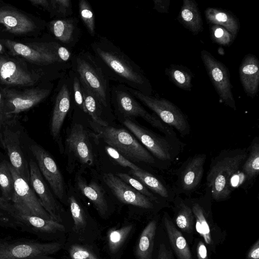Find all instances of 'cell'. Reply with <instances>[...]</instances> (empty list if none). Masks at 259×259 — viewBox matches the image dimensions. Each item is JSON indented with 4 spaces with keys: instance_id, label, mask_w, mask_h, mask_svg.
Segmentation results:
<instances>
[{
    "instance_id": "obj_45",
    "label": "cell",
    "mask_w": 259,
    "mask_h": 259,
    "mask_svg": "<svg viewBox=\"0 0 259 259\" xmlns=\"http://www.w3.org/2000/svg\"><path fill=\"white\" fill-rule=\"evenodd\" d=\"M105 149L108 155L122 166L128 167L133 170H137L140 168L122 156L113 148L107 145L105 147Z\"/></svg>"
},
{
    "instance_id": "obj_4",
    "label": "cell",
    "mask_w": 259,
    "mask_h": 259,
    "mask_svg": "<svg viewBox=\"0 0 259 259\" xmlns=\"http://www.w3.org/2000/svg\"><path fill=\"white\" fill-rule=\"evenodd\" d=\"M63 246L60 241L41 242L27 238L0 236V259H56L52 255Z\"/></svg>"
},
{
    "instance_id": "obj_30",
    "label": "cell",
    "mask_w": 259,
    "mask_h": 259,
    "mask_svg": "<svg viewBox=\"0 0 259 259\" xmlns=\"http://www.w3.org/2000/svg\"><path fill=\"white\" fill-rule=\"evenodd\" d=\"M157 223V218L151 220L141 232L136 247L137 259H153Z\"/></svg>"
},
{
    "instance_id": "obj_20",
    "label": "cell",
    "mask_w": 259,
    "mask_h": 259,
    "mask_svg": "<svg viewBox=\"0 0 259 259\" xmlns=\"http://www.w3.org/2000/svg\"><path fill=\"white\" fill-rule=\"evenodd\" d=\"M68 151L82 164L91 166L94 155L89 135L82 125L75 123L66 139Z\"/></svg>"
},
{
    "instance_id": "obj_2",
    "label": "cell",
    "mask_w": 259,
    "mask_h": 259,
    "mask_svg": "<svg viewBox=\"0 0 259 259\" xmlns=\"http://www.w3.org/2000/svg\"><path fill=\"white\" fill-rule=\"evenodd\" d=\"M247 154L244 150L223 152L211 163L207 184L214 200L224 201L230 197L231 179L243 163Z\"/></svg>"
},
{
    "instance_id": "obj_13",
    "label": "cell",
    "mask_w": 259,
    "mask_h": 259,
    "mask_svg": "<svg viewBox=\"0 0 259 259\" xmlns=\"http://www.w3.org/2000/svg\"><path fill=\"white\" fill-rule=\"evenodd\" d=\"M123 124L157 159L170 161L172 158V147L164 138L139 125L131 119L125 118Z\"/></svg>"
},
{
    "instance_id": "obj_41",
    "label": "cell",
    "mask_w": 259,
    "mask_h": 259,
    "mask_svg": "<svg viewBox=\"0 0 259 259\" xmlns=\"http://www.w3.org/2000/svg\"><path fill=\"white\" fill-rule=\"evenodd\" d=\"M117 176L122 181L131 186L136 190L149 198L153 202L158 203V198L139 180L131 176L122 172H118Z\"/></svg>"
},
{
    "instance_id": "obj_7",
    "label": "cell",
    "mask_w": 259,
    "mask_h": 259,
    "mask_svg": "<svg viewBox=\"0 0 259 259\" xmlns=\"http://www.w3.org/2000/svg\"><path fill=\"white\" fill-rule=\"evenodd\" d=\"M21 132L13 115H0V142L9 157L10 163L26 181L29 172L20 143Z\"/></svg>"
},
{
    "instance_id": "obj_53",
    "label": "cell",
    "mask_w": 259,
    "mask_h": 259,
    "mask_svg": "<svg viewBox=\"0 0 259 259\" xmlns=\"http://www.w3.org/2000/svg\"><path fill=\"white\" fill-rule=\"evenodd\" d=\"M4 98L2 97L1 93H0V115H3L4 110Z\"/></svg>"
},
{
    "instance_id": "obj_37",
    "label": "cell",
    "mask_w": 259,
    "mask_h": 259,
    "mask_svg": "<svg viewBox=\"0 0 259 259\" xmlns=\"http://www.w3.org/2000/svg\"><path fill=\"white\" fill-rule=\"evenodd\" d=\"M0 188L2 196L7 201L11 202L14 192V180L8 162H0Z\"/></svg>"
},
{
    "instance_id": "obj_43",
    "label": "cell",
    "mask_w": 259,
    "mask_h": 259,
    "mask_svg": "<svg viewBox=\"0 0 259 259\" xmlns=\"http://www.w3.org/2000/svg\"><path fill=\"white\" fill-rule=\"evenodd\" d=\"M69 71L72 79L73 101L77 107L84 113H86L80 80L74 71L71 69H70Z\"/></svg>"
},
{
    "instance_id": "obj_44",
    "label": "cell",
    "mask_w": 259,
    "mask_h": 259,
    "mask_svg": "<svg viewBox=\"0 0 259 259\" xmlns=\"http://www.w3.org/2000/svg\"><path fill=\"white\" fill-rule=\"evenodd\" d=\"M69 254L71 259H100L91 250L78 244L71 245Z\"/></svg>"
},
{
    "instance_id": "obj_49",
    "label": "cell",
    "mask_w": 259,
    "mask_h": 259,
    "mask_svg": "<svg viewBox=\"0 0 259 259\" xmlns=\"http://www.w3.org/2000/svg\"><path fill=\"white\" fill-rule=\"evenodd\" d=\"M196 256L197 259H209L207 248L202 240H199L196 244Z\"/></svg>"
},
{
    "instance_id": "obj_42",
    "label": "cell",
    "mask_w": 259,
    "mask_h": 259,
    "mask_svg": "<svg viewBox=\"0 0 259 259\" xmlns=\"http://www.w3.org/2000/svg\"><path fill=\"white\" fill-rule=\"evenodd\" d=\"M54 15L65 18L72 14V6L70 0L50 1V7L49 10Z\"/></svg>"
},
{
    "instance_id": "obj_39",
    "label": "cell",
    "mask_w": 259,
    "mask_h": 259,
    "mask_svg": "<svg viewBox=\"0 0 259 259\" xmlns=\"http://www.w3.org/2000/svg\"><path fill=\"white\" fill-rule=\"evenodd\" d=\"M71 215L74 222V231L79 232L85 228L87 221L84 211L73 196L68 198Z\"/></svg>"
},
{
    "instance_id": "obj_47",
    "label": "cell",
    "mask_w": 259,
    "mask_h": 259,
    "mask_svg": "<svg viewBox=\"0 0 259 259\" xmlns=\"http://www.w3.org/2000/svg\"><path fill=\"white\" fill-rule=\"evenodd\" d=\"M156 259H175L174 254L165 243H161L158 247Z\"/></svg>"
},
{
    "instance_id": "obj_10",
    "label": "cell",
    "mask_w": 259,
    "mask_h": 259,
    "mask_svg": "<svg viewBox=\"0 0 259 259\" xmlns=\"http://www.w3.org/2000/svg\"><path fill=\"white\" fill-rule=\"evenodd\" d=\"M8 164L14 180V192L11 202L17 211L25 215L52 220L28 182L17 172L10 163L8 162Z\"/></svg>"
},
{
    "instance_id": "obj_29",
    "label": "cell",
    "mask_w": 259,
    "mask_h": 259,
    "mask_svg": "<svg viewBox=\"0 0 259 259\" xmlns=\"http://www.w3.org/2000/svg\"><path fill=\"white\" fill-rule=\"evenodd\" d=\"M178 19L193 34L196 35L203 30V21L198 5L195 1H183Z\"/></svg>"
},
{
    "instance_id": "obj_52",
    "label": "cell",
    "mask_w": 259,
    "mask_h": 259,
    "mask_svg": "<svg viewBox=\"0 0 259 259\" xmlns=\"http://www.w3.org/2000/svg\"><path fill=\"white\" fill-rule=\"evenodd\" d=\"M29 2L33 5L41 6L47 10H49L50 1L47 0H30Z\"/></svg>"
},
{
    "instance_id": "obj_1",
    "label": "cell",
    "mask_w": 259,
    "mask_h": 259,
    "mask_svg": "<svg viewBox=\"0 0 259 259\" xmlns=\"http://www.w3.org/2000/svg\"><path fill=\"white\" fill-rule=\"evenodd\" d=\"M92 54L109 80L151 96V83L140 67L105 36L91 45Z\"/></svg>"
},
{
    "instance_id": "obj_14",
    "label": "cell",
    "mask_w": 259,
    "mask_h": 259,
    "mask_svg": "<svg viewBox=\"0 0 259 259\" xmlns=\"http://www.w3.org/2000/svg\"><path fill=\"white\" fill-rule=\"evenodd\" d=\"M73 100L72 79L70 71L60 80L51 118L50 130L54 139H57L65 118Z\"/></svg>"
},
{
    "instance_id": "obj_12",
    "label": "cell",
    "mask_w": 259,
    "mask_h": 259,
    "mask_svg": "<svg viewBox=\"0 0 259 259\" xmlns=\"http://www.w3.org/2000/svg\"><path fill=\"white\" fill-rule=\"evenodd\" d=\"M201 57L209 77L218 94L225 105L236 110L230 75L228 68L206 50L201 52Z\"/></svg>"
},
{
    "instance_id": "obj_40",
    "label": "cell",
    "mask_w": 259,
    "mask_h": 259,
    "mask_svg": "<svg viewBox=\"0 0 259 259\" xmlns=\"http://www.w3.org/2000/svg\"><path fill=\"white\" fill-rule=\"evenodd\" d=\"M210 35L213 42L225 46H230L236 37L223 27L215 24L210 27Z\"/></svg>"
},
{
    "instance_id": "obj_6",
    "label": "cell",
    "mask_w": 259,
    "mask_h": 259,
    "mask_svg": "<svg viewBox=\"0 0 259 259\" xmlns=\"http://www.w3.org/2000/svg\"><path fill=\"white\" fill-rule=\"evenodd\" d=\"M102 127L98 136L126 159L149 164L155 163L153 156L127 131L112 126Z\"/></svg>"
},
{
    "instance_id": "obj_17",
    "label": "cell",
    "mask_w": 259,
    "mask_h": 259,
    "mask_svg": "<svg viewBox=\"0 0 259 259\" xmlns=\"http://www.w3.org/2000/svg\"><path fill=\"white\" fill-rule=\"evenodd\" d=\"M13 219L17 230L31 234L42 239H51L65 231L63 225L52 220L25 215L18 212Z\"/></svg>"
},
{
    "instance_id": "obj_38",
    "label": "cell",
    "mask_w": 259,
    "mask_h": 259,
    "mask_svg": "<svg viewBox=\"0 0 259 259\" xmlns=\"http://www.w3.org/2000/svg\"><path fill=\"white\" fill-rule=\"evenodd\" d=\"M80 17L89 33L92 36L96 34L95 19L92 8L86 0H81L78 3Z\"/></svg>"
},
{
    "instance_id": "obj_31",
    "label": "cell",
    "mask_w": 259,
    "mask_h": 259,
    "mask_svg": "<svg viewBox=\"0 0 259 259\" xmlns=\"http://www.w3.org/2000/svg\"><path fill=\"white\" fill-rule=\"evenodd\" d=\"M204 14L208 23L220 25L236 36L240 29V23L231 12L216 8H208Z\"/></svg>"
},
{
    "instance_id": "obj_23",
    "label": "cell",
    "mask_w": 259,
    "mask_h": 259,
    "mask_svg": "<svg viewBox=\"0 0 259 259\" xmlns=\"http://www.w3.org/2000/svg\"><path fill=\"white\" fill-rule=\"evenodd\" d=\"M206 158L205 154H199L187 161L179 178V184L183 190L191 191L199 184L203 175Z\"/></svg>"
},
{
    "instance_id": "obj_16",
    "label": "cell",
    "mask_w": 259,
    "mask_h": 259,
    "mask_svg": "<svg viewBox=\"0 0 259 259\" xmlns=\"http://www.w3.org/2000/svg\"><path fill=\"white\" fill-rule=\"evenodd\" d=\"M49 88H33L22 92L6 90L3 115H13L30 109L46 99L51 93Z\"/></svg>"
},
{
    "instance_id": "obj_48",
    "label": "cell",
    "mask_w": 259,
    "mask_h": 259,
    "mask_svg": "<svg viewBox=\"0 0 259 259\" xmlns=\"http://www.w3.org/2000/svg\"><path fill=\"white\" fill-rule=\"evenodd\" d=\"M0 210L9 215L13 219L17 212L12 202L7 201L2 196H0Z\"/></svg>"
},
{
    "instance_id": "obj_24",
    "label": "cell",
    "mask_w": 259,
    "mask_h": 259,
    "mask_svg": "<svg viewBox=\"0 0 259 259\" xmlns=\"http://www.w3.org/2000/svg\"><path fill=\"white\" fill-rule=\"evenodd\" d=\"M239 76L246 94L254 97L259 86V61L255 56L250 54L245 56L239 68Z\"/></svg>"
},
{
    "instance_id": "obj_8",
    "label": "cell",
    "mask_w": 259,
    "mask_h": 259,
    "mask_svg": "<svg viewBox=\"0 0 259 259\" xmlns=\"http://www.w3.org/2000/svg\"><path fill=\"white\" fill-rule=\"evenodd\" d=\"M195 219V231L201 238L207 249L215 253L227 237V232L214 222L211 207L200 201L187 202Z\"/></svg>"
},
{
    "instance_id": "obj_9",
    "label": "cell",
    "mask_w": 259,
    "mask_h": 259,
    "mask_svg": "<svg viewBox=\"0 0 259 259\" xmlns=\"http://www.w3.org/2000/svg\"><path fill=\"white\" fill-rule=\"evenodd\" d=\"M138 100L152 110L164 123L177 130L182 135L190 134V127L186 117L175 104L164 98L147 95L126 87Z\"/></svg>"
},
{
    "instance_id": "obj_34",
    "label": "cell",
    "mask_w": 259,
    "mask_h": 259,
    "mask_svg": "<svg viewBox=\"0 0 259 259\" xmlns=\"http://www.w3.org/2000/svg\"><path fill=\"white\" fill-rule=\"evenodd\" d=\"M165 74L170 80L178 88L190 91L192 87V74L190 70L185 66L179 65H171L166 68Z\"/></svg>"
},
{
    "instance_id": "obj_26",
    "label": "cell",
    "mask_w": 259,
    "mask_h": 259,
    "mask_svg": "<svg viewBox=\"0 0 259 259\" xmlns=\"http://www.w3.org/2000/svg\"><path fill=\"white\" fill-rule=\"evenodd\" d=\"M0 80L11 85H31L35 82L31 74L13 61L0 58Z\"/></svg>"
},
{
    "instance_id": "obj_27",
    "label": "cell",
    "mask_w": 259,
    "mask_h": 259,
    "mask_svg": "<svg viewBox=\"0 0 259 259\" xmlns=\"http://www.w3.org/2000/svg\"><path fill=\"white\" fill-rule=\"evenodd\" d=\"M0 24L15 34L27 33L35 28L33 21L26 15L16 10L5 8H0Z\"/></svg>"
},
{
    "instance_id": "obj_5",
    "label": "cell",
    "mask_w": 259,
    "mask_h": 259,
    "mask_svg": "<svg viewBox=\"0 0 259 259\" xmlns=\"http://www.w3.org/2000/svg\"><path fill=\"white\" fill-rule=\"evenodd\" d=\"M111 103L124 118L141 117L166 136H175L170 126L164 123L154 114L149 113L141 105L136 98L127 90L126 86L117 84L111 88Z\"/></svg>"
},
{
    "instance_id": "obj_11",
    "label": "cell",
    "mask_w": 259,
    "mask_h": 259,
    "mask_svg": "<svg viewBox=\"0 0 259 259\" xmlns=\"http://www.w3.org/2000/svg\"><path fill=\"white\" fill-rule=\"evenodd\" d=\"M6 45L14 55H19L35 63L42 65H55L70 69L71 65L63 63L58 55L60 44L57 42L26 45L6 40Z\"/></svg>"
},
{
    "instance_id": "obj_50",
    "label": "cell",
    "mask_w": 259,
    "mask_h": 259,
    "mask_svg": "<svg viewBox=\"0 0 259 259\" xmlns=\"http://www.w3.org/2000/svg\"><path fill=\"white\" fill-rule=\"evenodd\" d=\"M245 259H259V240L257 239L248 250Z\"/></svg>"
},
{
    "instance_id": "obj_18",
    "label": "cell",
    "mask_w": 259,
    "mask_h": 259,
    "mask_svg": "<svg viewBox=\"0 0 259 259\" xmlns=\"http://www.w3.org/2000/svg\"><path fill=\"white\" fill-rule=\"evenodd\" d=\"M29 165V181L42 206L53 220L60 223L62 221L60 207L44 180L37 164L31 160Z\"/></svg>"
},
{
    "instance_id": "obj_36",
    "label": "cell",
    "mask_w": 259,
    "mask_h": 259,
    "mask_svg": "<svg viewBox=\"0 0 259 259\" xmlns=\"http://www.w3.org/2000/svg\"><path fill=\"white\" fill-rule=\"evenodd\" d=\"M132 225L124 226L118 229H112L108 233L107 241L111 254L116 253L123 246L132 232Z\"/></svg>"
},
{
    "instance_id": "obj_3",
    "label": "cell",
    "mask_w": 259,
    "mask_h": 259,
    "mask_svg": "<svg viewBox=\"0 0 259 259\" xmlns=\"http://www.w3.org/2000/svg\"><path fill=\"white\" fill-rule=\"evenodd\" d=\"M87 88L106 109L110 106L111 88L109 80L98 64L93 55L81 51L73 55L71 68Z\"/></svg>"
},
{
    "instance_id": "obj_22",
    "label": "cell",
    "mask_w": 259,
    "mask_h": 259,
    "mask_svg": "<svg viewBox=\"0 0 259 259\" xmlns=\"http://www.w3.org/2000/svg\"><path fill=\"white\" fill-rule=\"evenodd\" d=\"M75 17L54 20L50 22L51 31L63 46L71 49L79 40L80 29Z\"/></svg>"
},
{
    "instance_id": "obj_19",
    "label": "cell",
    "mask_w": 259,
    "mask_h": 259,
    "mask_svg": "<svg viewBox=\"0 0 259 259\" xmlns=\"http://www.w3.org/2000/svg\"><path fill=\"white\" fill-rule=\"evenodd\" d=\"M103 180L121 202L146 209H153L154 202L111 173L105 174Z\"/></svg>"
},
{
    "instance_id": "obj_25",
    "label": "cell",
    "mask_w": 259,
    "mask_h": 259,
    "mask_svg": "<svg viewBox=\"0 0 259 259\" xmlns=\"http://www.w3.org/2000/svg\"><path fill=\"white\" fill-rule=\"evenodd\" d=\"M162 220L171 249L177 259H193L187 241L167 212H164Z\"/></svg>"
},
{
    "instance_id": "obj_28",
    "label": "cell",
    "mask_w": 259,
    "mask_h": 259,
    "mask_svg": "<svg viewBox=\"0 0 259 259\" xmlns=\"http://www.w3.org/2000/svg\"><path fill=\"white\" fill-rule=\"evenodd\" d=\"M76 182L78 189L91 201L99 215L103 218L106 217L108 213V206L102 187L94 182L87 183L80 176H77Z\"/></svg>"
},
{
    "instance_id": "obj_33",
    "label": "cell",
    "mask_w": 259,
    "mask_h": 259,
    "mask_svg": "<svg viewBox=\"0 0 259 259\" xmlns=\"http://www.w3.org/2000/svg\"><path fill=\"white\" fill-rule=\"evenodd\" d=\"M86 114L97 124L102 126H108V123L102 118L105 108L94 95L81 83Z\"/></svg>"
},
{
    "instance_id": "obj_46",
    "label": "cell",
    "mask_w": 259,
    "mask_h": 259,
    "mask_svg": "<svg viewBox=\"0 0 259 259\" xmlns=\"http://www.w3.org/2000/svg\"><path fill=\"white\" fill-rule=\"evenodd\" d=\"M58 55L63 63L71 65V61L73 55L70 49L60 45L58 49Z\"/></svg>"
},
{
    "instance_id": "obj_35",
    "label": "cell",
    "mask_w": 259,
    "mask_h": 259,
    "mask_svg": "<svg viewBox=\"0 0 259 259\" xmlns=\"http://www.w3.org/2000/svg\"><path fill=\"white\" fill-rule=\"evenodd\" d=\"M242 166V171L248 180L255 178L259 173V143L253 140L249 153Z\"/></svg>"
},
{
    "instance_id": "obj_15",
    "label": "cell",
    "mask_w": 259,
    "mask_h": 259,
    "mask_svg": "<svg viewBox=\"0 0 259 259\" xmlns=\"http://www.w3.org/2000/svg\"><path fill=\"white\" fill-rule=\"evenodd\" d=\"M36 159L38 168L49 183L56 197L63 201L65 196V185L63 176L56 162L41 146L33 144L29 147Z\"/></svg>"
},
{
    "instance_id": "obj_21",
    "label": "cell",
    "mask_w": 259,
    "mask_h": 259,
    "mask_svg": "<svg viewBox=\"0 0 259 259\" xmlns=\"http://www.w3.org/2000/svg\"><path fill=\"white\" fill-rule=\"evenodd\" d=\"M173 202L172 221L188 243L191 244L195 233V219L192 209L187 202L178 196L174 199Z\"/></svg>"
},
{
    "instance_id": "obj_51",
    "label": "cell",
    "mask_w": 259,
    "mask_h": 259,
    "mask_svg": "<svg viewBox=\"0 0 259 259\" xmlns=\"http://www.w3.org/2000/svg\"><path fill=\"white\" fill-rule=\"evenodd\" d=\"M154 9L160 13H166L168 11L169 6L168 0H154Z\"/></svg>"
},
{
    "instance_id": "obj_54",
    "label": "cell",
    "mask_w": 259,
    "mask_h": 259,
    "mask_svg": "<svg viewBox=\"0 0 259 259\" xmlns=\"http://www.w3.org/2000/svg\"><path fill=\"white\" fill-rule=\"evenodd\" d=\"M3 47L2 45L0 44V53L3 52Z\"/></svg>"
},
{
    "instance_id": "obj_32",
    "label": "cell",
    "mask_w": 259,
    "mask_h": 259,
    "mask_svg": "<svg viewBox=\"0 0 259 259\" xmlns=\"http://www.w3.org/2000/svg\"><path fill=\"white\" fill-rule=\"evenodd\" d=\"M130 173L145 186L166 199V200H174L173 197L167 188L157 178L149 172L140 168L137 170L131 169Z\"/></svg>"
}]
</instances>
